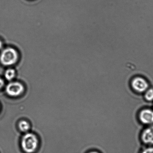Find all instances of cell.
<instances>
[{
	"label": "cell",
	"instance_id": "2",
	"mask_svg": "<svg viewBox=\"0 0 153 153\" xmlns=\"http://www.w3.org/2000/svg\"><path fill=\"white\" fill-rule=\"evenodd\" d=\"M38 140L36 136L28 133L23 137L21 146L23 150L27 153H32L35 151L38 146Z\"/></svg>",
	"mask_w": 153,
	"mask_h": 153
},
{
	"label": "cell",
	"instance_id": "7",
	"mask_svg": "<svg viewBox=\"0 0 153 153\" xmlns=\"http://www.w3.org/2000/svg\"><path fill=\"white\" fill-rule=\"evenodd\" d=\"M16 76V71L14 69L10 68L6 71L5 73V77L9 81L14 79Z\"/></svg>",
	"mask_w": 153,
	"mask_h": 153
},
{
	"label": "cell",
	"instance_id": "3",
	"mask_svg": "<svg viewBox=\"0 0 153 153\" xmlns=\"http://www.w3.org/2000/svg\"><path fill=\"white\" fill-rule=\"evenodd\" d=\"M24 87L18 82H12L8 84L6 87L7 94L12 97H16L21 95L24 91Z\"/></svg>",
	"mask_w": 153,
	"mask_h": 153
},
{
	"label": "cell",
	"instance_id": "10",
	"mask_svg": "<svg viewBox=\"0 0 153 153\" xmlns=\"http://www.w3.org/2000/svg\"><path fill=\"white\" fill-rule=\"evenodd\" d=\"M142 153H153V147H149L143 150Z\"/></svg>",
	"mask_w": 153,
	"mask_h": 153
},
{
	"label": "cell",
	"instance_id": "4",
	"mask_svg": "<svg viewBox=\"0 0 153 153\" xmlns=\"http://www.w3.org/2000/svg\"><path fill=\"white\" fill-rule=\"evenodd\" d=\"M131 86L136 92L141 93L146 91L148 88L149 85L144 78L137 77L132 80Z\"/></svg>",
	"mask_w": 153,
	"mask_h": 153
},
{
	"label": "cell",
	"instance_id": "12",
	"mask_svg": "<svg viewBox=\"0 0 153 153\" xmlns=\"http://www.w3.org/2000/svg\"><path fill=\"white\" fill-rule=\"evenodd\" d=\"M3 43H2V42L0 40V50L2 49L3 47Z\"/></svg>",
	"mask_w": 153,
	"mask_h": 153
},
{
	"label": "cell",
	"instance_id": "9",
	"mask_svg": "<svg viewBox=\"0 0 153 153\" xmlns=\"http://www.w3.org/2000/svg\"><path fill=\"white\" fill-rule=\"evenodd\" d=\"M145 98L147 101H152L153 100V89H149L146 91Z\"/></svg>",
	"mask_w": 153,
	"mask_h": 153
},
{
	"label": "cell",
	"instance_id": "8",
	"mask_svg": "<svg viewBox=\"0 0 153 153\" xmlns=\"http://www.w3.org/2000/svg\"><path fill=\"white\" fill-rule=\"evenodd\" d=\"M19 126V129L23 132L28 131L30 128V125L26 121L22 120L20 121Z\"/></svg>",
	"mask_w": 153,
	"mask_h": 153
},
{
	"label": "cell",
	"instance_id": "5",
	"mask_svg": "<svg viewBox=\"0 0 153 153\" xmlns=\"http://www.w3.org/2000/svg\"><path fill=\"white\" fill-rule=\"evenodd\" d=\"M139 119L142 123L145 124L153 123V111L149 109L142 110L139 114Z\"/></svg>",
	"mask_w": 153,
	"mask_h": 153
},
{
	"label": "cell",
	"instance_id": "13",
	"mask_svg": "<svg viewBox=\"0 0 153 153\" xmlns=\"http://www.w3.org/2000/svg\"><path fill=\"white\" fill-rule=\"evenodd\" d=\"M97 153V152H90V153Z\"/></svg>",
	"mask_w": 153,
	"mask_h": 153
},
{
	"label": "cell",
	"instance_id": "11",
	"mask_svg": "<svg viewBox=\"0 0 153 153\" xmlns=\"http://www.w3.org/2000/svg\"><path fill=\"white\" fill-rule=\"evenodd\" d=\"M4 85V82L3 79L0 78V89L3 87Z\"/></svg>",
	"mask_w": 153,
	"mask_h": 153
},
{
	"label": "cell",
	"instance_id": "1",
	"mask_svg": "<svg viewBox=\"0 0 153 153\" xmlns=\"http://www.w3.org/2000/svg\"><path fill=\"white\" fill-rule=\"evenodd\" d=\"M18 57V53L16 49L7 48L3 50L1 53L0 56V61L4 66H12L16 63Z\"/></svg>",
	"mask_w": 153,
	"mask_h": 153
},
{
	"label": "cell",
	"instance_id": "6",
	"mask_svg": "<svg viewBox=\"0 0 153 153\" xmlns=\"http://www.w3.org/2000/svg\"><path fill=\"white\" fill-rule=\"evenodd\" d=\"M141 140L145 144L153 145V126L144 130L141 135Z\"/></svg>",
	"mask_w": 153,
	"mask_h": 153
}]
</instances>
